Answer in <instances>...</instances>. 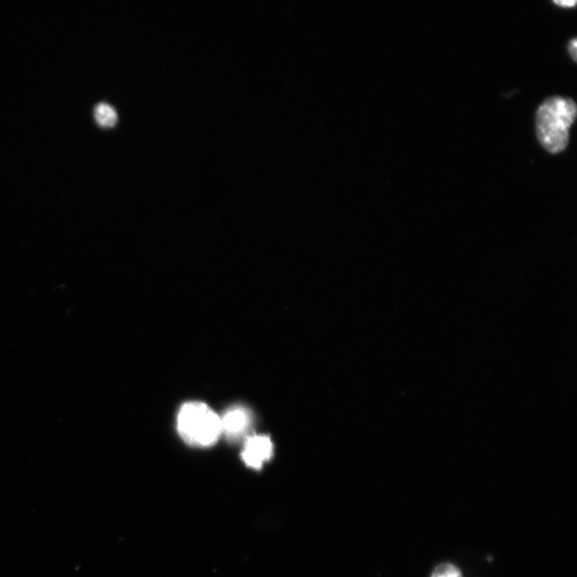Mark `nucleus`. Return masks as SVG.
<instances>
[{"instance_id":"1","label":"nucleus","mask_w":577,"mask_h":577,"mask_svg":"<svg viewBox=\"0 0 577 577\" xmlns=\"http://www.w3.org/2000/svg\"><path fill=\"white\" fill-rule=\"evenodd\" d=\"M575 118L576 104L572 99L553 97L545 100L536 116L540 145L552 154L563 152L568 147Z\"/></svg>"},{"instance_id":"2","label":"nucleus","mask_w":577,"mask_h":577,"mask_svg":"<svg viewBox=\"0 0 577 577\" xmlns=\"http://www.w3.org/2000/svg\"><path fill=\"white\" fill-rule=\"evenodd\" d=\"M178 431L187 444L209 447L222 434V420L208 405L190 402L184 404L179 412Z\"/></svg>"},{"instance_id":"3","label":"nucleus","mask_w":577,"mask_h":577,"mask_svg":"<svg viewBox=\"0 0 577 577\" xmlns=\"http://www.w3.org/2000/svg\"><path fill=\"white\" fill-rule=\"evenodd\" d=\"M273 456V444L268 436H252L244 446L242 459L252 469L260 470Z\"/></svg>"},{"instance_id":"4","label":"nucleus","mask_w":577,"mask_h":577,"mask_svg":"<svg viewBox=\"0 0 577 577\" xmlns=\"http://www.w3.org/2000/svg\"><path fill=\"white\" fill-rule=\"evenodd\" d=\"M222 420V433H225L230 440H238L251 426V414L244 408L230 409Z\"/></svg>"},{"instance_id":"5","label":"nucleus","mask_w":577,"mask_h":577,"mask_svg":"<svg viewBox=\"0 0 577 577\" xmlns=\"http://www.w3.org/2000/svg\"><path fill=\"white\" fill-rule=\"evenodd\" d=\"M95 118L99 126L109 129L116 126L118 115L115 109L108 104L102 103L96 107Z\"/></svg>"},{"instance_id":"6","label":"nucleus","mask_w":577,"mask_h":577,"mask_svg":"<svg viewBox=\"0 0 577 577\" xmlns=\"http://www.w3.org/2000/svg\"><path fill=\"white\" fill-rule=\"evenodd\" d=\"M431 577H463L459 568L451 564H442L435 568Z\"/></svg>"},{"instance_id":"7","label":"nucleus","mask_w":577,"mask_h":577,"mask_svg":"<svg viewBox=\"0 0 577 577\" xmlns=\"http://www.w3.org/2000/svg\"><path fill=\"white\" fill-rule=\"evenodd\" d=\"M553 3L561 8H573L576 5V0H553Z\"/></svg>"},{"instance_id":"8","label":"nucleus","mask_w":577,"mask_h":577,"mask_svg":"<svg viewBox=\"0 0 577 577\" xmlns=\"http://www.w3.org/2000/svg\"><path fill=\"white\" fill-rule=\"evenodd\" d=\"M576 49H577V45H576V40H572L569 43V53L571 54V57L573 58L574 61H576Z\"/></svg>"}]
</instances>
